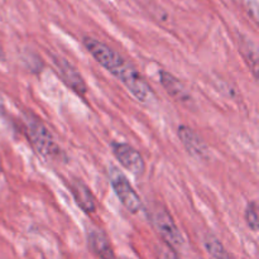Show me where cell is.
Instances as JSON below:
<instances>
[{
	"label": "cell",
	"mask_w": 259,
	"mask_h": 259,
	"mask_svg": "<svg viewBox=\"0 0 259 259\" xmlns=\"http://www.w3.org/2000/svg\"><path fill=\"white\" fill-rule=\"evenodd\" d=\"M24 123L27 136L35 151L45 158L58 161L62 152L47 126L33 115L25 116Z\"/></svg>",
	"instance_id": "1"
},
{
	"label": "cell",
	"mask_w": 259,
	"mask_h": 259,
	"mask_svg": "<svg viewBox=\"0 0 259 259\" xmlns=\"http://www.w3.org/2000/svg\"><path fill=\"white\" fill-rule=\"evenodd\" d=\"M109 180L111 187L115 191L116 196L120 200L121 205L128 210L131 214H138L143 209V201L137 194L134 187L128 181L125 175L116 167L110 166L109 168Z\"/></svg>",
	"instance_id": "2"
},
{
	"label": "cell",
	"mask_w": 259,
	"mask_h": 259,
	"mask_svg": "<svg viewBox=\"0 0 259 259\" xmlns=\"http://www.w3.org/2000/svg\"><path fill=\"white\" fill-rule=\"evenodd\" d=\"M151 223L159 237L163 239L164 244L172 249H179L184 245L185 240L180 232L179 227L175 223L174 218L162 206H156L151 212Z\"/></svg>",
	"instance_id": "3"
},
{
	"label": "cell",
	"mask_w": 259,
	"mask_h": 259,
	"mask_svg": "<svg viewBox=\"0 0 259 259\" xmlns=\"http://www.w3.org/2000/svg\"><path fill=\"white\" fill-rule=\"evenodd\" d=\"M83 46L89 51V53L93 56L94 60L113 76L125 65L126 61L116 51H114L113 48L109 47L105 43L100 42L99 39L85 37L83 38Z\"/></svg>",
	"instance_id": "4"
},
{
	"label": "cell",
	"mask_w": 259,
	"mask_h": 259,
	"mask_svg": "<svg viewBox=\"0 0 259 259\" xmlns=\"http://www.w3.org/2000/svg\"><path fill=\"white\" fill-rule=\"evenodd\" d=\"M114 77L118 78L139 103L147 104L151 101L153 96L151 86L147 83L138 70H136L129 62H125V65L114 75Z\"/></svg>",
	"instance_id": "5"
},
{
	"label": "cell",
	"mask_w": 259,
	"mask_h": 259,
	"mask_svg": "<svg viewBox=\"0 0 259 259\" xmlns=\"http://www.w3.org/2000/svg\"><path fill=\"white\" fill-rule=\"evenodd\" d=\"M52 62L56 72L63 81V83L77 95L85 96V94L88 93V86L77 68L72 63L68 62L66 58L60 57V56H53Z\"/></svg>",
	"instance_id": "6"
},
{
	"label": "cell",
	"mask_w": 259,
	"mask_h": 259,
	"mask_svg": "<svg viewBox=\"0 0 259 259\" xmlns=\"http://www.w3.org/2000/svg\"><path fill=\"white\" fill-rule=\"evenodd\" d=\"M111 149H113L115 158L126 171H129L134 176H142L144 174V171H146L144 159L134 147H132L128 143L115 142V143L111 144Z\"/></svg>",
	"instance_id": "7"
},
{
	"label": "cell",
	"mask_w": 259,
	"mask_h": 259,
	"mask_svg": "<svg viewBox=\"0 0 259 259\" xmlns=\"http://www.w3.org/2000/svg\"><path fill=\"white\" fill-rule=\"evenodd\" d=\"M177 136L181 143L192 157L197 159L207 158V147L201 137L187 125H181L177 129Z\"/></svg>",
	"instance_id": "8"
},
{
	"label": "cell",
	"mask_w": 259,
	"mask_h": 259,
	"mask_svg": "<svg viewBox=\"0 0 259 259\" xmlns=\"http://www.w3.org/2000/svg\"><path fill=\"white\" fill-rule=\"evenodd\" d=\"M159 81L166 93L171 96L174 100L179 101L181 104H189L192 100L191 95L189 93V89L185 86L180 78L169 73L168 71H159Z\"/></svg>",
	"instance_id": "9"
},
{
	"label": "cell",
	"mask_w": 259,
	"mask_h": 259,
	"mask_svg": "<svg viewBox=\"0 0 259 259\" xmlns=\"http://www.w3.org/2000/svg\"><path fill=\"white\" fill-rule=\"evenodd\" d=\"M70 189L76 204L83 212L93 214L96 211V199L88 185H85L80 180H73L72 184L70 185Z\"/></svg>",
	"instance_id": "10"
},
{
	"label": "cell",
	"mask_w": 259,
	"mask_h": 259,
	"mask_svg": "<svg viewBox=\"0 0 259 259\" xmlns=\"http://www.w3.org/2000/svg\"><path fill=\"white\" fill-rule=\"evenodd\" d=\"M88 244L91 252L100 259H115L114 249L106 234L101 230L94 229L88 235Z\"/></svg>",
	"instance_id": "11"
},
{
	"label": "cell",
	"mask_w": 259,
	"mask_h": 259,
	"mask_svg": "<svg viewBox=\"0 0 259 259\" xmlns=\"http://www.w3.org/2000/svg\"><path fill=\"white\" fill-rule=\"evenodd\" d=\"M204 245L206 252L214 259H232V255L225 249L223 243L217 237H214V235L207 234L205 237Z\"/></svg>",
	"instance_id": "12"
},
{
	"label": "cell",
	"mask_w": 259,
	"mask_h": 259,
	"mask_svg": "<svg viewBox=\"0 0 259 259\" xmlns=\"http://www.w3.org/2000/svg\"><path fill=\"white\" fill-rule=\"evenodd\" d=\"M245 223L252 232H258V205L255 201L248 202L244 212Z\"/></svg>",
	"instance_id": "13"
},
{
	"label": "cell",
	"mask_w": 259,
	"mask_h": 259,
	"mask_svg": "<svg viewBox=\"0 0 259 259\" xmlns=\"http://www.w3.org/2000/svg\"><path fill=\"white\" fill-rule=\"evenodd\" d=\"M158 258L159 259H181L179 257V254L176 253V250L172 249V248L168 247L167 244L158 247Z\"/></svg>",
	"instance_id": "14"
},
{
	"label": "cell",
	"mask_w": 259,
	"mask_h": 259,
	"mask_svg": "<svg viewBox=\"0 0 259 259\" xmlns=\"http://www.w3.org/2000/svg\"><path fill=\"white\" fill-rule=\"evenodd\" d=\"M4 60V51H3L2 45H0V61Z\"/></svg>",
	"instance_id": "15"
},
{
	"label": "cell",
	"mask_w": 259,
	"mask_h": 259,
	"mask_svg": "<svg viewBox=\"0 0 259 259\" xmlns=\"http://www.w3.org/2000/svg\"><path fill=\"white\" fill-rule=\"evenodd\" d=\"M115 259H116V258H115Z\"/></svg>",
	"instance_id": "16"
}]
</instances>
